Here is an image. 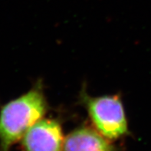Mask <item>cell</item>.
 Segmentation results:
<instances>
[{
    "instance_id": "1",
    "label": "cell",
    "mask_w": 151,
    "mask_h": 151,
    "mask_svg": "<svg viewBox=\"0 0 151 151\" xmlns=\"http://www.w3.org/2000/svg\"><path fill=\"white\" fill-rule=\"evenodd\" d=\"M48 104L42 87H34L0 108V151H10L12 146L43 118Z\"/></svg>"
},
{
    "instance_id": "2",
    "label": "cell",
    "mask_w": 151,
    "mask_h": 151,
    "mask_svg": "<svg viewBox=\"0 0 151 151\" xmlns=\"http://www.w3.org/2000/svg\"><path fill=\"white\" fill-rule=\"evenodd\" d=\"M82 101L95 129L108 140L128 134L124 107L117 95L91 97L84 93Z\"/></svg>"
},
{
    "instance_id": "3",
    "label": "cell",
    "mask_w": 151,
    "mask_h": 151,
    "mask_svg": "<svg viewBox=\"0 0 151 151\" xmlns=\"http://www.w3.org/2000/svg\"><path fill=\"white\" fill-rule=\"evenodd\" d=\"M64 142L60 123L52 118L37 121L22 138L25 151H63Z\"/></svg>"
},
{
    "instance_id": "4",
    "label": "cell",
    "mask_w": 151,
    "mask_h": 151,
    "mask_svg": "<svg viewBox=\"0 0 151 151\" xmlns=\"http://www.w3.org/2000/svg\"><path fill=\"white\" fill-rule=\"evenodd\" d=\"M63 151H115V148L98 130L81 127L66 137Z\"/></svg>"
}]
</instances>
